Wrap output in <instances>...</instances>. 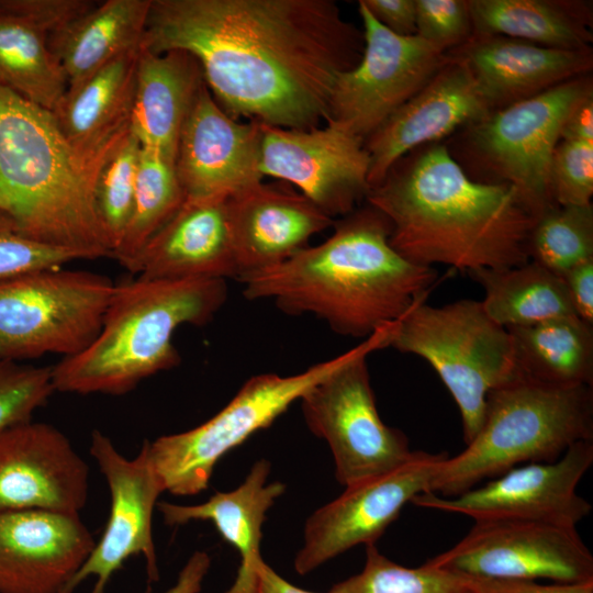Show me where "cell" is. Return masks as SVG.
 <instances>
[{"mask_svg": "<svg viewBox=\"0 0 593 593\" xmlns=\"http://www.w3.org/2000/svg\"><path fill=\"white\" fill-rule=\"evenodd\" d=\"M90 454L107 480L110 515L104 532L75 577L59 593H72L89 577L91 593H104L112 575L132 556L142 555L150 581L159 578L153 538V513L164 488L149 460L146 439L134 459L118 451L100 430L91 434Z\"/></svg>", "mask_w": 593, "mask_h": 593, "instance_id": "obj_17", "label": "cell"}, {"mask_svg": "<svg viewBox=\"0 0 593 593\" xmlns=\"http://www.w3.org/2000/svg\"><path fill=\"white\" fill-rule=\"evenodd\" d=\"M260 143L261 123L230 116L204 81L177 145L175 168L184 198L228 197L262 182Z\"/></svg>", "mask_w": 593, "mask_h": 593, "instance_id": "obj_19", "label": "cell"}, {"mask_svg": "<svg viewBox=\"0 0 593 593\" xmlns=\"http://www.w3.org/2000/svg\"><path fill=\"white\" fill-rule=\"evenodd\" d=\"M141 149L139 142L128 128L108 153L96 177V206L112 253L131 216Z\"/></svg>", "mask_w": 593, "mask_h": 593, "instance_id": "obj_36", "label": "cell"}, {"mask_svg": "<svg viewBox=\"0 0 593 593\" xmlns=\"http://www.w3.org/2000/svg\"><path fill=\"white\" fill-rule=\"evenodd\" d=\"M370 14L389 31L402 35H416L415 0H360Z\"/></svg>", "mask_w": 593, "mask_h": 593, "instance_id": "obj_41", "label": "cell"}, {"mask_svg": "<svg viewBox=\"0 0 593 593\" xmlns=\"http://www.w3.org/2000/svg\"><path fill=\"white\" fill-rule=\"evenodd\" d=\"M94 545L79 514L0 513V593H59Z\"/></svg>", "mask_w": 593, "mask_h": 593, "instance_id": "obj_21", "label": "cell"}, {"mask_svg": "<svg viewBox=\"0 0 593 593\" xmlns=\"http://www.w3.org/2000/svg\"><path fill=\"white\" fill-rule=\"evenodd\" d=\"M141 48L67 87L52 112L67 141L92 160H102L130 128Z\"/></svg>", "mask_w": 593, "mask_h": 593, "instance_id": "obj_26", "label": "cell"}, {"mask_svg": "<svg viewBox=\"0 0 593 593\" xmlns=\"http://www.w3.org/2000/svg\"><path fill=\"white\" fill-rule=\"evenodd\" d=\"M363 46L332 0H152L142 43L191 54L235 120L301 130L325 121L335 81Z\"/></svg>", "mask_w": 593, "mask_h": 593, "instance_id": "obj_1", "label": "cell"}, {"mask_svg": "<svg viewBox=\"0 0 593 593\" xmlns=\"http://www.w3.org/2000/svg\"><path fill=\"white\" fill-rule=\"evenodd\" d=\"M427 562L473 578L593 581V556L577 528L542 522L477 521L460 541Z\"/></svg>", "mask_w": 593, "mask_h": 593, "instance_id": "obj_13", "label": "cell"}, {"mask_svg": "<svg viewBox=\"0 0 593 593\" xmlns=\"http://www.w3.org/2000/svg\"><path fill=\"white\" fill-rule=\"evenodd\" d=\"M227 299L225 280H146L114 288L94 340L52 366L55 391L123 395L178 366L182 325H204Z\"/></svg>", "mask_w": 593, "mask_h": 593, "instance_id": "obj_5", "label": "cell"}, {"mask_svg": "<svg viewBox=\"0 0 593 593\" xmlns=\"http://www.w3.org/2000/svg\"><path fill=\"white\" fill-rule=\"evenodd\" d=\"M529 260L561 277L593 259V204L555 205L534 223L528 239Z\"/></svg>", "mask_w": 593, "mask_h": 593, "instance_id": "obj_35", "label": "cell"}, {"mask_svg": "<svg viewBox=\"0 0 593 593\" xmlns=\"http://www.w3.org/2000/svg\"><path fill=\"white\" fill-rule=\"evenodd\" d=\"M203 83L191 54L141 48L130 128L143 148L175 160L180 133Z\"/></svg>", "mask_w": 593, "mask_h": 593, "instance_id": "obj_25", "label": "cell"}, {"mask_svg": "<svg viewBox=\"0 0 593 593\" xmlns=\"http://www.w3.org/2000/svg\"><path fill=\"white\" fill-rule=\"evenodd\" d=\"M593 92L591 74L495 110L463 127L461 156L473 179L513 187L535 220L557 205L549 167L563 122L573 105Z\"/></svg>", "mask_w": 593, "mask_h": 593, "instance_id": "obj_8", "label": "cell"}, {"mask_svg": "<svg viewBox=\"0 0 593 593\" xmlns=\"http://www.w3.org/2000/svg\"><path fill=\"white\" fill-rule=\"evenodd\" d=\"M560 139L593 142V92L579 100L570 110Z\"/></svg>", "mask_w": 593, "mask_h": 593, "instance_id": "obj_44", "label": "cell"}, {"mask_svg": "<svg viewBox=\"0 0 593 593\" xmlns=\"http://www.w3.org/2000/svg\"><path fill=\"white\" fill-rule=\"evenodd\" d=\"M228 197L184 199L145 244L131 272L146 280L237 279Z\"/></svg>", "mask_w": 593, "mask_h": 593, "instance_id": "obj_22", "label": "cell"}, {"mask_svg": "<svg viewBox=\"0 0 593 593\" xmlns=\"http://www.w3.org/2000/svg\"><path fill=\"white\" fill-rule=\"evenodd\" d=\"M549 186L557 205L591 203L593 142L560 139L550 161Z\"/></svg>", "mask_w": 593, "mask_h": 593, "instance_id": "obj_38", "label": "cell"}, {"mask_svg": "<svg viewBox=\"0 0 593 593\" xmlns=\"http://www.w3.org/2000/svg\"><path fill=\"white\" fill-rule=\"evenodd\" d=\"M238 593H317L303 590L278 574L264 559L256 566L247 585Z\"/></svg>", "mask_w": 593, "mask_h": 593, "instance_id": "obj_46", "label": "cell"}, {"mask_svg": "<svg viewBox=\"0 0 593 593\" xmlns=\"http://www.w3.org/2000/svg\"><path fill=\"white\" fill-rule=\"evenodd\" d=\"M593 463V439L573 444L557 460L517 466L454 497L423 492L412 504L477 521L519 519L575 527L592 505L577 488Z\"/></svg>", "mask_w": 593, "mask_h": 593, "instance_id": "obj_14", "label": "cell"}, {"mask_svg": "<svg viewBox=\"0 0 593 593\" xmlns=\"http://www.w3.org/2000/svg\"><path fill=\"white\" fill-rule=\"evenodd\" d=\"M270 470L271 463L259 459L236 489L216 492L206 502L195 505L157 503L167 526H182L193 521H209L214 525L221 537L240 556L235 585L245 584L262 560V525L267 512L286 491L282 482H268Z\"/></svg>", "mask_w": 593, "mask_h": 593, "instance_id": "obj_27", "label": "cell"}, {"mask_svg": "<svg viewBox=\"0 0 593 593\" xmlns=\"http://www.w3.org/2000/svg\"><path fill=\"white\" fill-rule=\"evenodd\" d=\"M586 439H593L592 387L557 388L518 374L488 394L478 434L438 463L427 492L454 497L517 466L555 461Z\"/></svg>", "mask_w": 593, "mask_h": 593, "instance_id": "obj_6", "label": "cell"}, {"mask_svg": "<svg viewBox=\"0 0 593 593\" xmlns=\"http://www.w3.org/2000/svg\"><path fill=\"white\" fill-rule=\"evenodd\" d=\"M350 355L315 363L292 374L250 377L214 416L186 432L146 439L149 460L165 492L195 495L208 489L219 460L253 434L269 427L295 401Z\"/></svg>", "mask_w": 593, "mask_h": 593, "instance_id": "obj_10", "label": "cell"}, {"mask_svg": "<svg viewBox=\"0 0 593 593\" xmlns=\"http://www.w3.org/2000/svg\"><path fill=\"white\" fill-rule=\"evenodd\" d=\"M55 392L52 366H33L0 356V430L31 421Z\"/></svg>", "mask_w": 593, "mask_h": 593, "instance_id": "obj_37", "label": "cell"}, {"mask_svg": "<svg viewBox=\"0 0 593 593\" xmlns=\"http://www.w3.org/2000/svg\"><path fill=\"white\" fill-rule=\"evenodd\" d=\"M210 567V555L194 551L181 568L176 583L163 593H200Z\"/></svg>", "mask_w": 593, "mask_h": 593, "instance_id": "obj_45", "label": "cell"}, {"mask_svg": "<svg viewBox=\"0 0 593 593\" xmlns=\"http://www.w3.org/2000/svg\"><path fill=\"white\" fill-rule=\"evenodd\" d=\"M491 112L466 64L447 55L428 82L365 139L370 188L411 150L437 143Z\"/></svg>", "mask_w": 593, "mask_h": 593, "instance_id": "obj_20", "label": "cell"}, {"mask_svg": "<svg viewBox=\"0 0 593 593\" xmlns=\"http://www.w3.org/2000/svg\"><path fill=\"white\" fill-rule=\"evenodd\" d=\"M506 329L521 377L557 388L592 387L593 324L572 315Z\"/></svg>", "mask_w": 593, "mask_h": 593, "instance_id": "obj_30", "label": "cell"}, {"mask_svg": "<svg viewBox=\"0 0 593 593\" xmlns=\"http://www.w3.org/2000/svg\"><path fill=\"white\" fill-rule=\"evenodd\" d=\"M425 300L394 323L389 347L435 369L458 405L467 445L482 425L488 394L518 376L513 339L481 301L432 306Z\"/></svg>", "mask_w": 593, "mask_h": 593, "instance_id": "obj_7", "label": "cell"}, {"mask_svg": "<svg viewBox=\"0 0 593 593\" xmlns=\"http://www.w3.org/2000/svg\"><path fill=\"white\" fill-rule=\"evenodd\" d=\"M103 159L79 153L51 111L0 85V213L21 234L86 259L111 258L94 199Z\"/></svg>", "mask_w": 593, "mask_h": 593, "instance_id": "obj_4", "label": "cell"}, {"mask_svg": "<svg viewBox=\"0 0 593 593\" xmlns=\"http://www.w3.org/2000/svg\"><path fill=\"white\" fill-rule=\"evenodd\" d=\"M467 273L484 290L481 303L486 314L505 328L577 316L562 278L533 260Z\"/></svg>", "mask_w": 593, "mask_h": 593, "instance_id": "obj_31", "label": "cell"}, {"mask_svg": "<svg viewBox=\"0 0 593 593\" xmlns=\"http://www.w3.org/2000/svg\"><path fill=\"white\" fill-rule=\"evenodd\" d=\"M152 0L96 3L48 37L70 87L142 47Z\"/></svg>", "mask_w": 593, "mask_h": 593, "instance_id": "obj_28", "label": "cell"}, {"mask_svg": "<svg viewBox=\"0 0 593 593\" xmlns=\"http://www.w3.org/2000/svg\"><path fill=\"white\" fill-rule=\"evenodd\" d=\"M575 314L593 324V259L583 261L561 276Z\"/></svg>", "mask_w": 593, "mask_h": 593, "instance_id": "obj_43", "label": "cell"}, {"mask_svg": "<svg viewBox=\"0 0 593 593\" xmlns=\"http://www.w3.org/2000/svg\"><path fill=\"white\" fill-rule=\"evenodd\" d=\"M333 227L323 243L240 276L245 298L272 300L287 314H312L335 333L359 338L426 299L436 271L391 246V226L380 211L367 203Z\"/></svg>", "mask_w": 593, "mask_h": 593, "instance_id": "obj_3", "label": "cell"}, {"mask_svg": "<svg viewBox=\"0 0 593 593\" xmlns=\"http://www.w3.org/2000/svg\"><path fill=\"white\" fill-rule=\"evenodd\" d=\"M366 201L388 219L391 246L411 262L468 272L529 261L536 220L517 191L472 179L444 144L406 154Z\"/></svg>", "mask_w": 593, "mask_h": 593, "instance_id": "obj_2", "label": "cell"}, {"mask_svg": "<svg viewBox=\"0 0 593 593\" xmlns=\"http://www.w3.org/2000/svg\"><path fill=\"white\" fill-rule=\"evenodd\" d=\"M473 34L507 36L545 47H591L592 4L580 0H469Z\"/></svg>", "mask_w": 593, "mask_h": 593, "instance_id": "obj_29", "label": "cell"}, {"mask_svg": "<svg viewBox=\"0 0 593 593\" xmlns=\"http://www.w3.org/2000/svg\"><path fill=\"white\" fill-rule=\"evenodd\" d=\"M227 209L237 279L286 260L335 222L303 194L262 182L230 195Z\"/></svg>", "mask_w": 593, "mask_h": 593, "instance_id": "obj_24", "label": "cell"}, {"mask_svg": "<svg viewBox=\"0 0 593 593\" xmlns=\"http://www.w3.org/2000/svg\"><path fill=\"white\" fill-rule=\"evenodd\" d=\"M394 323L351 348L338 368L300 399L307 427L328 444L336 480L345 488L393 470L414 452L405 434L381 419L367 365L371 353L389 347Z\"/></svg>", "mask_w": 593, "mask_h": 593, "instance_id": "obj_9", "label": "cell"}, {"mask_svg": "<svg viewBox=\"0 0 593 593\" xmlns=\"http://www.w3.org/2000/svg\"><path fill=\"white\" fill-rule=\"evenodd\" d=\"M469 68L493 111L591 74V47L560 49L490 34H472L446 53Z\"/></svg>", "mask_w": 593, "mask_h": 593, "instance_id": "obj_23", "label": "cell"}, {"mask_svg": "<svg viewBox=\"0 0 593 593\" xmlns=\"http://www.w3.org/2000/svg\"><path fill=\"white\" fill-rule=\"evenodd\" d=\"M88 475L86 461L55 426L31 419L0 430V513L79 514Z\"/></svg>", "mask_w": 593, "mask_h": 593, "instance_id": "obj_18", "label": "cell"}, {"mask_svg": "<svg viewBox=\"0 0 593 593\" xmlns=\"http://www.w3.org/2000/svg\"><path fill=\"white\" fill-rule=\"evenodd\" d=\"M327 593H477L471 577L436 567L427 561L417 568L401 566L377 548L366 546L362 570L336 584Z\"/></svg>", "mask_w": 593, "mask_h": 593, "instance_id": "obj_34", "label": "cell"}, {"mask_svg": "<svg viewBox=\"0 0 593 593\" xmlns=\"http://www.w3.org/2000/svg\"><path fill=\"white\" fill-rule=\"evenodd\" d=\"M78 259L86 258L71 249L24 236L8 216L0 213V281L37 270L60 268Z\"/></svg>", "mask_w": 593, "mask_h": 593, "instance_id": "obj_39", "label": "cell"}, {"mask_svg": "<svg viewBox=\"0 0 593 593\" xmlns=\"http://www.w3.org/2000/svg\"><path fill=\"white\" fill-rule=\"evenodd\" d=\"M49 34L0 0V85L51 112L66 92Z\"/></svg>", "mask_w": 593, "mask_h": 593, "instance_id": "obj_32", "label": "cell"}, {"mask_svg": "<svg viewBox=\"0 0 593 593\" xmlns=\"http://www.w3.org/2000/svg\"><path fill=\"white\" fill-rule=\"evenodd\" d=\"M184 199L175 160L142 147L131 216L111 258L131 272L145 244Z\"/></svg>", "mask_w": 593, "mask_h": 593, "instance_id": "obj_33", "label": "cell"}, {"mask_svg": "<svg viewBox=\"0 0 593 593\" xmlns=\"http://www.w3.org/2000/svg\"><path fill=\"white\" fill-rule=\"evenodd\" d=\"M416 35L448 53L473 34L469 0H415Z\"/></svg>", "mask_w": 593, "mask_h": 593, "instance_id": "obj_40", "label": "cell"}, {"mask_svg": "<svg viewBox=\"0 0 593 593\" xmlns=\"http://www.w3.org/2000/svg\"><path fill=\"white\" fill-rule=\"evenodd\" d=\"M363 53L353 69L338 76L324 122L365 139L417 93L447 59V54L417 35H398L358 2Z\"/></svg>", "mask_w": 593, "mask_h": 593, "instance_id": "obj_12", "label": "cell"}, {"mask_svg": "<svg viewBox=\"0 0 593 593\" xmlns=\"http://www.w3.org/2000/svg\"><path fill=\"white\" fill-rule=\"evenodd\" d=\"M369 164L363 141L336 123L309 130L261 123V175L293 183L334 220L366 200Z\"/></svg>", "mask_w": 593, "mask_h": 593, "instance_id": "obj_16", "label": "cell"}, {"mask_svg": "<svg viewBox=\"0 0 593 593\" xmlns=\"http://www.w3.org/2000/svg\"><path fill=\"white\" fill-rule=\"evenodd\" d=\"M115 284L103 275L43 269L0 281V356L15 361L85 350L100 332Z\"/></svg>", "mask_w": 593, "mask_h": 593, "instance_id": "obj_11", "label": "cell"}, {"mask_svg": "<svg viewBox=\"0 0 593 593\" xmlns=\"http://www.w3.org/2000/svg\"><path fill=\"white\" fill-rule=\"evenodd\" d=\"M446 454L414 450L399 467L345 488L335 500L314 511L304 524L294 570L309 574L358 545H371L400 515L405 504L427 492Z\"/></svg>", "mask_w": 593, "mask_h": 593, "instance_id": "obj_15", "label": "cell"}, {"mask_svg": "<svg viewBox=\"0 0 593 593\" xmlns=\"http://www.w3.org/2000/svg\"><path fill=\"white\" fill-rule=\"evenodd\" d=\"M471 578L477 593H593V581L540 584L530 580Z\"/></svg>", "mask_w": 593, "mask_h": 593, "instance_id": "obj_42", "label": "cell"}]
</instances>
